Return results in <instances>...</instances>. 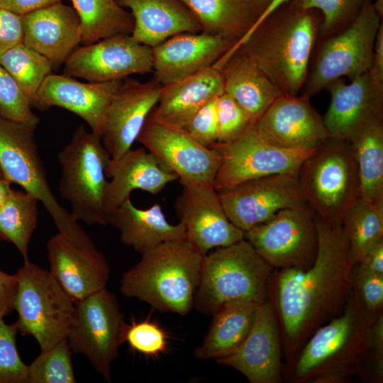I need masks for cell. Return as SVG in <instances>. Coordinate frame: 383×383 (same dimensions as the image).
I'll use <instances>...</instances> for the list:
<instances>
[{
  "label": "cell",
  "instance_id": "cell-2",
  "mask_svg": "<svg viewBox=\"0 0 383 383\" xmlns=\"http://www.w3.org/2000/svg\"><path fill=\"white\" fill-rule=\"evenodd\" d=\"M378 315L367 311L353 288L342 312L317 328L294 355L291 379L343 383L362 374L370 356L372 326Z\"/></svg>",
  "mask_w": 383,
  "mask_h": 383
},
{
  "label": "cell",
  "instance_id": "cell-10",
  "mask_svg": "<svg viewBox=\"0 0 383 383\" xmlns=\"http://www.w3.org/2000/svg\"><path fill=\"white\" fill-rule=\"evenodd\" d=\"M127 326L116 295L105 287L74 303L67 340L72 353L87 357L111 382L112 363L125 343Z\"/></svg>",
  "mask_w": 383,
  "mask_h": 383
},
{
  "label": "cell",
  "instance_id": "cell-44",
  "mask_svg": "<svg viewBox=\"0 0 383 383\" xmlns=\"http://www.w3.org/2000/svg\"><path fill=\"white\" fill-rule=\"evenodd\" d=\"M353 288L368 312L374 315L382 313L383 274L355 264Z\"/></svg>",
  "mask_w": 383,
  "mask_h": 383
},
{
  "label": "cell",
  "instance_id": "cell-50",
  "mask_svg": "<svg viewBox=\"0 0 383 383\" xmlns=\"http://www.w3.org/2000/svg\"><path fill=\"white\" fill-rule=\"evenodd\" d=\"M62 0H0V9L23 16Z\"/></svg>",
  "mask_w": 383,
  "mask_h": 383
},
{
  "label": "cell",
  "instance_id": "cell-39",
  "mask_svg": "<svg viewBox=\"0 0 383 383\" xmlns=\"http://www.w3.org/2000/svg\"><path fill=\"white\" fill-rule=\"evenodd\" d=\"M368 0H290L287 4L301 9H315L322 16L320 30L323 34L345 28Z\"/></svg>",
  "mask_w": 383,
  "mask_h": 383
},
{
  "label": "cell",
  "instance_id": "cell-48",
  "mask_svg": "<svg viewBox=\"0 0 383 383\" xmlns=\"http://www.w3.org/2000/svg\"><path fill=\"white\" fill-rule=\"evenodd\" d=\"M17 277L0 270V318L13 311Z\"/></svg>",
  "mask_w": 383,
  "mask_h": 383
},
{
  "label": "cell",
  "instance_id": "cell-11",
  "mask_svg": "<svg viewBox=\"0 0 383 383\" xmlns=\"http://www.w3.org/2000/svg\"><path fill=\"white\" fill-rule=\"evenodd\" d=\"M382 20L368 0L341 33L323 44L301 96L309 99L343 77L352 79L368 72Z\"/></svg>",
  "mask_w": 383,
  "mask_h": 383
},
{
  "label": "cell",
  "instance_id": "cell-49",
  "mask_svg": "<svg viewBox=\"0 0 383 383\" xmlns=\"http://www.w3.org/2000/svg\"><path fill=\"white\" fill-rule=\"evenodd\" d=\"M374 87L383 92V23L380 24L375 40L372 63L369 70Z\"/></svg>",
  "mask_w": 383,
  "mask_h": 383
},
{
  "label": "cell",
  "instance_id": "cell-7",
  "mask_svg": "<svg viewBox=\"0 0 383 383\" xmlns=\"http://www.w3.org/2000/svg\"><path fill=\"white\" fill-rule=\"evenodd\" d=\"M57 159L62 168L58 190L69 204L73 218L89 226L109 225L106 170L111 156L101 137L80 125L58 152Z\"/></svg>",
  "mask_w": 383,
  "mask_h": 383
},
{
  "label": "cell",
  "instance_id": "cell-13",
  "mask_svg": "<svg viewBox=\"0 0 383 383\" xmlns=\"http://www.w3.org/2000/svg\"><path fill=\"white\" fill-rule=\"evenodd\" d=\"M211 148L221 157L213 183L217 191L259 177L298 172L302 162L313 151L277 147L258 134L254 123L233 140L216 143Z\"/></svg>",
  "mask_w": 383,
  "mask_h": 383
},
{
  "label": "cell",
  "instance_id": "cell-4",
  "mask_svg": "<svg viewBox=\"0 0 383 383\" xmlns=\"http://www.w3.org/2000/svg\"><path fill=\"white\" fill-rule=\"evenodd\" d=\"M123 273L120 292L162 312L185 316L194 305L204 257L187 240L162 243Z\"/></svg>",
  "mask_w": 383,
  "mask_h": 383
},
{
  "label": "cell",
  "instance_id": "cell-51",
  "mask_svg": "<svg viewBox=\"0 0 383 383\" xmlns=\"http://www.w3.org/2000/svg\"><path fill=\"white\" fill-rule=\"evenodd\" d=\"M356 265L383 274V238L371 245L362 254Z\"/></svg>",
  "mask_w": 383,
  "mask_h": 383
},
{
  "label": "cell",
  "instance_id": "cell-26",
  "mask_svg": "<svg viewBox=\"0 0 383 383\" xmlns=\"http://www.w3.org/2000/svg\"><path fill=\"white\" fill-rule=\"evenodd\" d=\"M109 181L105 207L110 213L126 199L132 192L140 189L152 194L160 193L178 177L166 168L144 147L130 149L117 158H111L106 170Z\"/></svg>",
  "mask_w": 383,
  "mask_h": 383
},
{
  "label": "cell",
  "instance_id": "cell-23",
  "mask_svg": "<svg viewBox=\"0 0 383 383\" xmlns=\"http://www.w3.org/2000/svg\"><path fill=\"white\" fill-rule=\"evenodd\" d=\"M331 101L323 118L331 138L350 140L372 123L383 118V92L373 84L369 72L345 83L329 84Z\"/></svg>",
  "mask_w": 383,
  "mask_h": 383
},
{
  "label": "cell",
  "instance_id": "cell-24",
  "mask_svg": "<svg viewBox=\"0 0 383 383\" xmlns=\"http://www.w3.org/2000/svg\"><path fill=\"white\" fill-rule=\"evenodd\" d=\"M235 43L204 32L174 35L152 48L155 79L166 85L214 64Z\"/></svg>",
  "mask_w": 383,
  "mask_h": 383
},
{
  "label": "cell",
  "instance_id": "cell-14",
  "mask_svg": "<svg viewBox=\"0 0 383 383\" xmlns=\"http://www.w3.org/2000/svg\"><path fill=\"white\" fill-rule=\"evenodd\" d=\"M152 63V48L120 34L78 47L64 63L62 74L104 82L151 72Z\"/></svg>",
  "mask_w": 383,
  "mask_h": 383
},
{
  "label": "cell",
  "instance_id": "cell-15",
  "mask_svg": "<svg viewBox=\"0 0 383 383\" xmlns=\"http://www.w3.org/2000/svg\"><path fill=\"white\" fill-rule=\"evenodd\" d=\"M136 141L174 172L179 181L213 186L221 165L220 155L183 129L162 123L150 113Z\"/></svg>",
  "mask_w": 383,
  "mask_h": 383
},
{
  "label": "cell",
  "instance_id": "cell-47",
  "mask_svg": "<svg viewBox=\"0 0 383 383\" xmlns=\"http://www.w3.org/2000/svg\"><path fill=\"white\" fill-rule=\"evenodd\" d=\"M374 379L382 382L383 379V314L379 313L374 320L370 335V352Z\"/></svg>",
  "mask_w": 383,
  "mask_h": 383
},
{
  "label": "cell",
  "instance_id": "cell-53",
  "mask_svg": "<svg viewBox=\"0 0 383 383\" xmlns=\"http://www.w3.org/2000/svg\"><path fill=\"white\" fill-rule=\"evenodd\" d=\"M11 182L0 172V206L12 190Z\"/></svg>",
  "mask_w": 383,
  "mask_h": 383
},
{
  "label": "cell",
  "instance_id": "cell-40",
  "mask_svg": "<svg viewBox=\"0 0 383 383\" xmlns=\"http://www.w3.org/2000/svg\"><path fill=\"white\" fill-rule=\"evenodd\" d=\"M0 116L36 128L40 118L13 77L0 65Z\"/></svg>",
  "mask_w": 383,
  "mask_h": 383
},
{
  "label": "cell",
  "instance_id": "cell-25",
  "mask_svg": "<svg viewBox=\"0 0 383 383\" xmlns=\"http://www.w3.org/2000/svg\"><path fill=\"white\" fill-rule=\"evenodd\" d=\"M22 17L23 43L45 57L53 70L64 65L81 45V21L73 6L61 1Z\"/></svg>",
  "mask_w": 383,
  "mask_h": 383
},
{
  "label": "cell",
  "instance_id": "cell-30",
  "mask_svg": "<svg viewBox=\"0 0 383 383\" xmlns=\"http://www.w3.org/2000/svg\"><path fill=\"white\" fill-rule=\"evenodd\" d=\"M109 224L118 230L123 244L141 255L165 242L186 239L184 226L169 223L159 204L142 209L130 198L110 213Z\"/></svg>",
  "mask_w": 383,
  "mask_h": 383
},
{
  "label": "cell",
  "instance_id": "cell-19",
  "mask_svg": "<svg viewBox=\"0 0 383 383\" xmlns=\"http://www.w3.org/2000/svg\"><path fill=\"white\" fill-rule=\"evenodd\" d=\"M279 324L272 302L259 304L251 329L243 343L216 362L234 368L250 383L282 381Z\"/></svg>",
  "mask_w": 383,
  "mask_h": 383
},
{
  "label": "cell",
  "instance_id": "cell-56",
  "mask_svg": "<svg viewBox=\"0 0 383 383\" xmlns=\"http://www.w3.org/2000/svg\"><path fill=\"white\" fill-rule=\"evenodd\" d=\"M0 172H1V170H0Z\"/></svg>",
  "mask_w": 383,
  "mask_h": 383
},
{
  "label": "cell",
  "instance_id": "cell-38",
  "mask_svg": "<svg viewBox=\"0 0 383 383\" xmlns=\"http://www.w3.org/2000/svg\"><path fill=\"white\" fill-rule=\"evenodd\" d=\"M72 351L65 339L28 365L27 383H75Z\"/></svg>",
  "mask_w": 383,
  "mask_h": 383
},
{
  "label": "cell",
  "instance_id": "cell-35",
  "mask_svg": "<svg viewBox=\"0 0 383 383\" xmlns=\"http://www.w3.org/2000/svg\"><path fill=\"white\" fill-rule=\"evenodd\" d=\"M38 199L25 190L13 189L0 206V240L10 242L24 260L38 223Z\"/></svg>",
  "mask_w": 383,
  "mask_h": 383
},
{
  "label": "cell",
  "instance_id": "cell-37",
  "mask_svg": "<svg viewBox=\"0 0 383 383\" xmlns=\"http://www.w3.org/2000/svg\"><path fill=\"white\" fill-rule=\"evenodd\" d=\"M342 226L357 264L362 254L383 238V206L357 198L345 216Z\"/></svg>",
  "mask_w": 383,
  "mask_h": 383
},
{
  "label": "cell",
  "instance_id": "cell-12",
  "mask_svg": "<svg viewBox=\"0 0 383 383\" xmlns=\"http://www.w3.org/2000/svg\"><path fill=\"white\" fill-rule=\"evenodd\" d=\"M245 238L274 269L306 270L317 252L315 215L305 202L287 207L245 231Z\"/></svg>",
  "mask_w": 383,
  "mask_h": 383
},
{
  "label": "cell",
  "instance_id": "cell-17",
  "mask_svg": "<svg viewBox=\"0 0 383 383\" xmlns=\"http://www.w3.org/2000/svg\"><path fill=\"white\" fill-rule=\"evenodd\" d=\"M182 189L174 203L186 240L202 254L245 238V232L228 218L213 186L179 181Z\"/></svg>",
  "mask_w": 383,
  "mask_h": 383
},
{
  "label": "cell",
  "instance_id": "cell-36",
  "mask_svg": "<svg viewBox=\"0 0 383 383\" xmlns=\"http://www.w3.org/2000/svg\"><path fill=\"white\" fill-rule=\"evenodd\" d=\"M0 65L13 77L33 108L41 84L52 73L49 60L21 43L0 57Z\"/></svg>",
  "mask_w": 383,
  "mask_h": 383
},
{
  "label": "cell",
  "instance_id": "cell-34",
  "mask_svg": "<svg viewBox=\"0 0 383 383\" xmlns=\"http://www.w3.org/2000/svg\"><path fill=\"white\" fill-rule=\"evenodd\" d=\"M70 1L81 21V45H90L116 35H131L133 16L116 0Z\"/></svg>",
  "mask_w": 383,
  "mask_h": 383
},
{
  "label": "cell",
  "instance_id": "cell-29",
  "mask_svg": "<svg viewBox=\"0 0 383 383\" xmlns=\"http://www.w3.org/2000/svg\"><path fill=\"white\" fill-rule=\"evenodd\" d=\"M128 8L133 18L131 35L154 48L167 39L184 33L201 32V27L181 0H116Z\"/></svg>",
  "mask_w": 383,
  "mask_h": 383
},
{
  "label": "cell",
  "instance_id": "cell-28",
  "mask_svg": "<svg viewBox=\"0 0 383 383\" xmlns=\"http://www.w3.org/2000/svg\"><path fill=\"white\" fill-rule=\"evenodd\" d=\"M221 70L224 93L234 99L255 123L280 95L279 88L238 48L213 65Z\"/></svg>",
  "mask_w": 383,
  "mask_h": 383
},
{
  "label": "cell",
  "instance_id": "cell-54",
  "mask_svg": "<svg viewBox=\"0 0 383 383\" xmlns=\"http://www.w3.org/2000/svg\"><path fill=\"white\" fill-rule=\"evenodd\" d=\"M250 1L255 6L260 16L272 0H250Z\"/></svg>",
  "mask_w": 383,
  "mask_h": 383
},
{
  "label": "cell",
  "instance_id": "cell-9",
  "mask_svg": "<svg viewBox=\"0 0 383 383\" xmlns=\"http://www.w3.org/2000/svg\"><path fill=\"white\" fill-rule=\"evenodd\" d=\"M35 128L0 116V170L11 182L35 196L58 232L84 246L94 245L52 193L34 136Z\"/></svg>",
  "mask_w": 383,
  "mask_h": 383
},
{
  "label": "cell",
  "instance_id": "cell-31",
  "mask_svg": "<svg viewBox=\"0 0 383 383\" xmlns=\"http://www.w3.org/2000/svg\"><path fill=\"white\" fill-rule=\"evenodd\" d=\"M258 305L246 300L231 301L221 305L212 315L202 344L195 350L196 358L216 360L234 352L248 336Z\"/></svg>",
  "mask_w": 383,
  "mask_h": 383
},
{
  "label": "cell",
  "instance_id": "cell-16",
  "mask_svg": "<svg viewBox=\"0 0 383 383\" xmlns=\"http://www.w3.org/2000/svg\"><path fill=\"white\" fill-rule=\"evenodd\" d=\"M218 192L228 218L244 232L304 202L297 172L259 177Z\"/></svg>",
  "mask_w": 383,
  "mask_h": 383
},
{
  "label": "cell",
  "instance_id": "cell-8",
  "mask_svg": "<svg viewBox=\"0 0 383 383\" xmlns=\"http://www.w3.org/2000/svg\"><path fill=\"white\" fill-rule=\"evenodd\" d=\"M16 275L13 310L18 313V331L33 336L40 351H47L67 339L74 303L50 271L28 259Z\"/></svg>",
  "mask_w": 383,
  "mask_h": 383
},
{
  "label": "cell",
  "instance_id": "cell-52",
  "mask_svg": "<svg viewBox=\"0 0 383 383\" xmlns=\"http://www.w3.org/2000/svg\"><path fill=\"white\" fill-rule=\"evenodd\" d=\"M289 1L290 0H272L267 6V8L259 16V17L255 21V26H259L275 10L279 9L282 5L288 3Z\"/></svg>",
  "mask_w": 383,
  "mask_h": 383
},
{
  "label": "cell",
  "instance_id": "cell-22",
  "mask_svg": "<svg viewBox=\"0 0 383 383\" xmlns=\"http://www.w3.org/2000/svg\"><path fill=\"white\" fill-rule=\"evenodd\" d=\"M123 79L84 83L74 77L51 73L43 81L33 107L43 111L52 106L79 116L91 131L101 137L107 111Z\"/></svg>",
  "mask_w": 383,
  "mask_h": 383
},
{
  "label": "cell",
  "instance_id": "cell-27",
  "mask_svg": "<svg viewBox=\"0 0 383 383\" xmlns=\"http://www.w3.org/2000/svg\"><path fill=\"white\" fill-rule=\"evenodd\" d=\"M223 92L222 72L213 65L163 85L151 114L162 123L182 128L201 107Z\"/></svg>",
  "mask_w": 383,
  "mask_h": 383
},
{
  "label": "cell",
  "instance_id": "cell-21",
  "mask_svg": "<svg viewBox=\"0 0 383 383\" xmlns=\"http://www.w3.org/2000/svg\"><path fill=\"white\" fill-rule=\"evenodd\" d=\"M46 248L50 272L74 303L106 287L110 267L95 245H78L58 232Z\"/></svg>",
  "mask_w": 383,
  "mask_h": 383
},
{
  "label": "cell",
  "instance_id": "cell-42",
  "mask_svg": "<svg viewBox=\"0 0 383 383\" xmlns=\"http://www.w3.org/2000/svg\"><path fill=\"white\" fill-rule=\"evenodd\" d=\"M135 352L148 357H157L167 350L168 337L163 328L149 318L128 324L125 343Z\"/></svg>",
  "mask_w": 383,
  "mask_h": 383
},
{
  "label": "cell",
  "instance_id": "cell-55",
  "mask_svg": "<svg viewBox=\"0 0 383 383\" xmlns=\"http://www.w3.org/2000/svg\"><path fill=\"white\" fill-rule=\"evenodd\" d=\"M375 10L377 13L382 18L383 16V0H375L374 2H372Z\"/></svg>",
  "mask_w": 383,
  "mask_h": 383
},
{
  "label": "cell",
  "instance_id": "cell-6",
  "mask_svg": "<svg viewBox=\"0 0 383 383\" xmlns=\"http://www.w3.org/2000/svg\"><path fill=\"white\" fill-rule=\"evenodd\" d=\"M297 177L304 201L315 216L328 224H342L359 192L350 142L328 138L304 159Z\"/></svg>",
  "mask_w": 383,
  "mask_h": 383
},
{
  "label": "cell",
  "instance_id": "cell-5",
  "mask_svg": "<svg viewBox=\"0 0 383 383\" xmlns=\"http://www.w3.org/2000/svg\"><path fill=\"white\" fill-rule=\"evenodd\" d=\"M274 268L243 238L204 255L194 306L213 315L223 304L267 299Z\"/></svg>",
  "mask_w": 383,
  "mask_h": 383
},
{
  "label": "cell",
  "instance_id": "cell-41",
  "mask_svg": "<svg viewBox=\"0 0 383 383\" xmlns=\"http://www.w3.org/2000/svg\"><path fill=\"white\" fill-rule=\"evenodd\" d=\"M18 332L16 322L7 324L0 318V383H27L28 365L17 349Z\"/></svg>",
  "mask_w": 383,
  "mask_h": 383
},
{
  "label": "cell",
  "instance_id": "cell-32",
  "mask_svg": "<svg viewBox=\"0 0 383 383\" xmlns=\"http://www.w3.org/2000/svg\"><path fill=\"white\" fill-rule=\"evenodd\" d=\"M199 23L201 32L236 43L259 16L250 0H181Z\"/></svg>",
  "mask_w": 383,
  "mask_h": 383
},
{
  "label": "cell",
  "instance_id": "cell-43",
  "mask_svg": "<svg viewBox=\"0 0 383 383\" xmlns=\"http://www.w3.org/2000/svg\"><path fill=\"white\" fill-rule=\"evenodd\" d=\"M217 143L233 140L253 124L245 111L226 93L216 99Z\"/></svg>",
  "mask_w": 383,
  "mask_h": 383
},
{
  "label": "cell",
  "instance_id": "cell-1",
  "mask_svg": "<svg viewBox=\"0 0 383 383\" xmlns=\"http://www.w3.org/2000/svg\"><path fill=\"white\" fill-rule=\"evenodd\" d=\"M315 221L318 248L313 264L306 270L280 269L275 277L279 324L289 356L342 312L353 288L355 264L342 224H328L316 216Z\"/></svg>",
  "mask_w": 383,
  "mask_h": 383
},
{
  "label": "cell",
  "instance_id": "cell-33",
  "mask_svg": "<svg viewBox=\"0 0 383 383\" xmlns=\"http://www.w3.org/2000/svg\"><path fill=\"white\" fill-rule=\"evenodd\" d=\"M349 141L358 170V198L383 206V118L366 126Z\"/></svg>",
  "mask_w": 383,
  "mask_h": 383
},
{
  "label": "cell",
  "instance_id": "cell-46",
  "mask_svg": "<svg viewBox=\"0 0 383 383\" xmlns=\"http://www.w3.org/2000/svg\"><path fill=\"white\" fill-rule=\"evenodd\" d=\"M23 41L22 16L0 9V57Z\"/></svg>",
  "mask_w": 383,
  "mask_h": 383
},
{
  "label": "cell",
  "instance_id": "cell-3",
  "mask_svg": "<svg viewBox=\"0 0 383 383\" xmlns=\"http://www.w3.org/2000/svg\"><path fill=\"white\" fill-rule=\"evenodd\" d=\"M317 12L287 3L237 48L248 55L284 94L299 96L306 83L318 28Z\"/></svg>",
  "mask_w": 383,
  "mask_h": 383
},
{
  "label": "cell",
  "instance_id": "cell-45",
  "mask_svg": "<svg viewBox=\"0 0 383 383\" xmlns=\"http://www.w3.org/2000/svg\"><path fill=\"white\" fill-rule=\"evenodd\" d=\"M216 99L201 107L182 128L192 138L208 148L217 143Z\"/></svg>",
  "mask_w": 383,
  "mask_h": 383
},
{
  "label": "cell",
  "instance_id": "cell-20",
  "mask_svg": "<svg viewBox=\"0 0 383 383\" xmlns=\"http://www.w3.org/2000/svg\"><path fill=\"white\" fill-rule=\"evenodd\" d=\"M162 86L155 79L147 82L122 80L109 107L101 136L111 158L131 149L158 102Z\"/></svg>",
  "mask_w": 383,
  "mask_h": 383
},
{
  "label": "cell",
  "instance_id": "cell-18",
  "mask_svg": "<svg viewBox=\"0 0 383 383\" xmlns=\"http://www.w3.org/2000/svg\"><path fill=\"white\" fill-rule=\"evenodd\" d=\"M254 126L265 140L287 150L311 151L330 138L322 116L302 96L282 94Z\"/></svg>",
  "mask_w": 383,
  "mask_h": 383
}]
</instances>
